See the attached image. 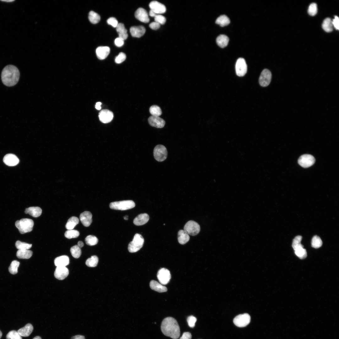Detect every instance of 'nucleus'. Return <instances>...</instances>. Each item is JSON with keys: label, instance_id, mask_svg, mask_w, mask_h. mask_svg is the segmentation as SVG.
Listing matches in <instances>:
<instances>
[{"label": "nucleus", "instance_id": "nucleus-1", "mask_svg": "<svg viewBox=\"0 0 339 339\" xmlns=\"http://www.w3.org/2000/svg\"><path fill=\"white\" fill-rule=\"evenodd\" d=\"M163 334L173 339L178 338L180 335V328L176 320L172 317H167L163 320L161 326Z\"/></svg>", "mask_w": 339, "mask_h": 339}, {"label": "nucleus", "instance_id": "nucleus-2", "mask_svg": "<svg viewBox=\"0 0 339 339\" xmlns=\"http://www.w3.org/2000/svg\"><path fill=\"white\" fill-rule=\"evenodd\" d=\"M20 73L18 68L12 65H8L3 69L1 79L3 83L6 86L11 87L15 85L18 82Z\"/></svg>", "mask_w": 339, "mask_h": 339}, {"label": "nucleus", "instance_id": "nucleus-3", "mask_svg": "<svg viewBox=\"0 0 339 339\" xmlns=\"http://www.w3.org/2000/svg\"><path fill=\"white\" fill-rule=\"evenodd\" d=\"M34 225L33 220L27 218H22L19 220H17L15 223L16 227L22 234L32 231Z\"/></svg>", "mask_w": 339, "mask_h": 339}, {"label": "nucleus", "instance_id": "nucleus-4", "mask_svg": "<svg viewBox=\"0 0 339 339\" xmlns=\"http://www.w3.org/2000/svg\"><path fill=\"white\" fill-rule=\"evenodd\" d=\"M144 239L142 236L137 233L134 235L132 241L128 245V250L131 253L136 252L139 250L143 246Z\"/></svg>", "mask_w": 339, "mask_h": 339}, {"label": "nucleus", "instance_id": "nucleus-5", "mask_svg": "<svg viewBox=\"0 0 339 339\" xmlns=\"http://www.w3.org/2000/svg\"><path fill=\"white\" fill-rule=\"evenodd\" d=\"M135 206V202L131 200L113 202L110 204V207L111 209L120 210L129 209L134 207Z\"/></svg>", "mask_w": 339, "mask_h": 339}, {"label": "nucleus", "instance_id": "nucleus-6", "mask_svg": "<svg viewBox=\"0 0 339 339\" xmlns=\"http://www.w3.org/2000/svg\"><path fill=\"white\" fill-rule=\"evenodd\" d=\"M153 153L155 159L159 162L164 161L167 157V149L162 145L159 144L156 146L153 150Z\"/></svg>", "mask_w": 339, "mask_h": 339}, {"label": "nucleus", "instance_id": "nucleus-7", "mask_svg": "<svg viewBox=\"0 0 339 339\" xmlns=\"http://www.w3.org/2000/svg\"><path fill=\"white\" fill-rule=\"evenodd\" d=\"M184 230L189 235L195 236L200 231V227L198 223L195 221L190 220L187 222L184 227Z\"/></svg>", "mask_w": 339, "mask_h": 339}, {"label": "nucleus", "instance_id": "nucleus-8", "mask_svg": "<svg viewBox=\"0 0 339 339\" xmlns=\"http://www.w3.org/2000/svg\"><path fill=\"white\" fill-rule=\"evenodd\" d=\"M250 321V315L248 314L245 313L236 316L233 320V322L237 326L242 327L247 326Z\"/></svg>", "mask_w": 339, "mask_h": 339}, {"label": "nucleus", "instance_id": "nucleus-9", "mask_svg": "<svg viewBox=\"0 0 339 339\" xmlns=\"http://www.w3.org/2000/svg\"><path fill=\"white\" fill-rule=\"evenodd\" d=\"M157 277L160 284L166 285L169 282L171 277L170 271L166 268H163L158 271Z\"/></svg>", "mask_w": 339, "mask_h": 339}, {"label": "nucleus", "instance_id": "nucleus-10", "mask_svg": "<svg viewBox=\"0 0 339 339\" xmlns=\"http://www.w3.org/2000/svg\"><path fill=\"white\" fill-rule=\"evenodd\" d=\"M235 71L236 74L239 77L244 76L247 71V65L245 59L243 58H238L235 64Z\"/></svg>", "mask_w": 339, "mask_h": 339}, {"label": "nucleus", "instance_id": "nucleus-11", "mask_svg": "<svg viewBox=\"0 0 339 339\" xmlns=\"http://www.w3.org/2000/svg\"><path fill=\"white\" fill-rule=\"evenodd\" d=\"M315 162L314 157L312 155L305 154L301 155L299 159L298 162L302 167L306 168L312 165Z\"/></svg>", "mask_w": 339, "mask_h": 339}, {"label": "nucleus", "instance_id": "nucleus-12", "mask_svg": "<svg viewBox=\"0 0 339 339\" xmlns=\"http://www.w3.org/2000/svg\"><path fill=\"white\" fill-rule=\"evenodd\" d=\"M272 79L271 72L267 69H264L261 72L259 78V83L262 87H265L270 83Z\"/></svg>", "mask_w": 339, "mask_h": 339}, {"label": "nucleus", "instance_id": "nucleus-13", "mask_svg": "<svg viewBox=\"0 0 339 339\" xmlns=\"http://www.w3.org/2000/svg\"><path fill=\"white\" fill-rule=\"evenodd\" d=\"M149 6L150 10L157 14L164 13L166 11L165 6L164 4L157 1L151 2Z\"/></svg>", "mask_w": 339, "mask_h": 339}, {"label": "nucleus", "instance_id": "nucleus-14", "mask_svg": "<svg viewBox=\"0 0 339 339\" xmlns=\"http://www.w3.org/2000/svg\"><path fill=\"white\" fill-rule=\"evenodd\" d=\"M99 117L101 122L107 123L110 122L112 120L113 117V114L111 111L104 109L99 112Z\"/></svg>", "mask_w": 339, "mask_h": 339}, {"label": "nucleus", "instance_id": "nucleus-15", "mask_svg": "<svg viewBox=\"0 0 339 339\" xmlns=\"http://www.w3.org/2000/svg\"><path fill=\"white\" fill-rule=\"evenodd\" d=\"M148 122L150 126L157 128H162L165 124V121L159 116H151L148 119Z\"/></svg>", "mask_w": 339, "mask_h": 339}, {"label": "nucleus", "instance_id": "nucleus-16", "mask_svg": "<svg viewBox=\"0 0 339 339\" xmlns=\"http://www.w3.org/2000/svg\"><path fill=\"white\" fill-rule=\"evenodd\" d=\"M69 270L66 266L56 267L54 273L55 277L58 279L62 280L67 277Z\"/></svg>", "mask_w": 339, "mask_h": 339}, {"label": "nucleus", "instance_id": "nucleus-17", "mask_svg": "<svg viewBox=\"0 0 339 339\" xmlns=\"http://www.w3.org/2000/svg\"><path fill=\"white\" fill-rule=\"evenodd\" d=\"M136 18L140 21L148 23L149 21L147 12L144 8H138L135 13Z\"/></svg>", "mask_w": 339, "mask_h": 339}, {"label": "nucleus", "instance_id": "nucleus-18", "mask_svg": "<svg viewBox=\"0 0 339 339\" xmlns=\"http://www.w3.org/2000/svg\"><path fill=\"white\" fill-rule=\"evenodd\" d=\"M3 161L7 165L12 166L17 165L19 162V159L14 154L9 153L4 156Z\"/></svg>", "mask_w": 339, "mask_h": 339}, {"label": "nucleus", "instance_id": "nucleus-19", "mask_svg": "<svg viewBox=\"0 0 339 339\" xmlns=\"http://www.w3.org/2000/svg\"><path fill=\"white\" fill-rule=\"evenodd\" d=\"M92 215L89 211H85L81 213L80 219L82 224L85 227H88L92 222Z\"/></svg>", "mask_w": 339, "mask_h": 339}, {"label": "nucleus", "instance_id": "nucleus-20", "mask_svg": "<svg viewBox=\"0 0 339 339\" xmlns=\"http://www.w3.org/2000/svg\"><path fill=\"white\" fill-rule=\"evenodd\" d=\"M130 31L132 36L139 38L144 35L146 31V29L143 26H134L130 28Z\"/></svg>", "mask_w": 339, "mask_h": 339}, {"label": "nucleus", "instance_id": "nucleus-21", "mask_svg": "<svg viewBox=\"0 0 339 339\" xmlns=\"http://www.w3.org/2000/svg\"><path fill=\"white\" fill-rule=\"evenodd\" d=\"M110 49L108 46H99L97 48L96 52L97 57L100 60L105 59L110 53Z\"/></svg>", "mask_w": 339, "mask_h": 339}, {"label": "nucleus", "instance_id": "nucleus-22", "mask_svg": "<svg viewBox=\"0 0 339 339\" xmlns=\"http://www.w3.org/2000/svg\"><path fill=\"white\" fill-rule=\"evenodd\" d=\"M149 217L147 213H142L138 215L133 220V223L137 226L144 225L149 220Z\"/></svg>", "mask_w": 339, "mask_h": 339}, {"label": "nucleus", "instance_id": "nucleus-23", "mask_svg": "<svg viewBox=\"0 0 339 339\" xmlns=\"http://www.w3.org/2000/svg\"><path fill=\"white\" fill-rule=\"evenodd\" d=\"M54 263L56 267L66 266L69 263V257L66 255L58 256L55 259Z\"/></svg>", "mask_w": 339, "mask_h": 339}, {"label": "nucleus", "instance_id": "nucleus-24", "mask_svg": "<svg viewBox=\"0 0 339 339\" xmlns=\"http://www.w3.org/2000/svg\"><path fill=\"white\" fill-rule=\"evenodd\" d=\"M149 285L152 289L159 293L166 292L167 290L166 287L154 280L150 281Z\"/></svg>", "mask_w": 339, "mask_h": 339}, {"label": "nucleus", "instance_id": "nucleus-25", "mask_svg": "<svg viewBox=\"0 0 339 339\" xmlns=\"http://www.w3.org/2000/svg\"><path fill=\"white\" fill-rule=\"evenodd\" d=\"M33 330V326L30 323H28L24 327L19 329L18 332L21 336L27 337L30 335Z\"/></svg>", "mask_w": 339, "mask_h": 339}, {"label": "nucleus", "instance_id": "nucleus-26", "mask_svg": "<svg viewBox=\"0 0 339 339\" xmlns=\"http://www.w3.org/2000/svg\"><path fill=\"white\" fill-rule=\"evenodd\" d=\"M41 208L38 207H30L26 208L24 211L26 214H29L35 218L40 216L42 213Z\"/></svg>", "mask_w": 339, "mask_h": 339}, {"label": "nucleus", "instance_id": "nucleus-27", "mask_svg": "<svg viewBox=\"0 0 339 339\" xmlns=\"http://www.w3.org/2000/svg\"><path fill=\"white\" fill-rule=\"evenodd\" d=\"M116 30L119 35V37L123 40H126L128 37L127 30L125 29L124 24L122 23H118L116 27Z\"/></svg>", "mask_w": 339, "mask_h": 339}, {"label": "nucleus", "instance_id": "nucleus-28", "mask_svg": "<svg viewBox=\"0 0 339 339\" xmlns=\"http://www.w3.org/2000/svg\"><path fill=\"white\" fill-rule=\"evenodd\" d=\"M190 239L189 234L184 230H180L178 233V240L179 243L184 245L188 242Z\"/></svg>", "mask_w": 339, "mask_h": 339}, {"label": "nucleus", "instance_id": "nucleus-29", "mask_svg": "<svg viewBox=\"0 0 339 339\" xmlns=\"http://www.w3.org/2000/svg\"><path fill=\"white\" fill-rule=\"evenodd\" d=\"M32 251L29 250H19L16 253L17 257L20 259H28L32 256Z\"/></svg>", "mask_w": 339, "mask_h": 339}, {"label": "nucleus", "instance_id": "nucleus-30", "mask_svg": "<svg viewBox=\"0 0 339 339\" xmlns=\"http://www.w3.org/2000/svg\"><path fill=\"white\" fill-rule=\"evenodd\" d=\"M216 42L218 45L221 48L226 47L228 44L229 38L225 35H220L216 38Z\"/></svg>", "mask_w": 339, "mask_h": 339}, {"label": "nucleus", "instance_id": "nucleus-31", "mask_svg": "<svg viewBox=\"0 0 339 339\" xmlns=\"http://www.w3.org/2000/svg\"><path fill=\"white\" fill-rule=\"evenodd\" d=\"M79 222L78 218L75 216L70 218L68 220L65 225L66 228L67 230H72L75 227Z\"/></svg>", "mask_w": 339, "mask_h": 339}, {"label": "nucleus", "instance_id": "nucleus-32", "mask_svg": "<svg viewBox=\"0 0 339 339\" xmlns=\"http://www.w3.org/2000/svg\"><path fill=\"white\" fill-rule=\"evenodd\" d=\"M332 20L329 18L325 19L322 24V28L324 31L327 32L332 31L333 29Z\"/></svg>", "mask_w": 339, "mask_h": 339}, {"label": "nucleus", "instance_id": "nucleus-33", "mask_svg": "<svg viewBox=\"0 0 339 339\" xmlns=\"http://www.w3.org/2000/svg\"><path fill=\"white\" fill-rule=\"evenodd\" d=\"M216 23L219 24L221 27H223L229 24L230 20L229 18L225 15H222L218 17L216 20Z\"/></svg>", "mask_w": 339, "mask_h": 339}, {"label": "nucleus", "instance_id": "nucleus-34", "mask_svg": "<svg viewBox=\"0 0 339 339\" xmlns=\"http://www.w3.org/2000/svg\"><path fill=\"white\" fill-rule=\"evenodd\" d=\"M89 19L92 24H96L100 20V17L99 14L93 11H90L89 14Z\"/></svg>", "mask_w": 339, "mask_h": 339}, {"label": "nucleus", "instance_id": "nucleus-35", "mask_svg": "<svg viewBox=\"0 0 339 339\" xmlns=\"http://www.w3.org/2000/svg\"><path fill=\"white\" fill-rule=\"evenodd\" d=\"M98 261V258L97 256H93L86 260L85 264L89 267H94L97 266Z\"/></svg>", "mask_w": 339, "mask_h": 339}, {"label": "nucleus", "instance_id": "nucleus-36", "mask_svg": "<svg viewBox=\"0 0 339 339\" xmlns=\"http://www.w3.org/2000/svg\"><path fill=\"white\" fill-rule=\"evenodd\" d=\"M20 262L16 261H13L8 267V271L11 274L14 275L18 273V269L19 265Z\"/></svg>", "mask_w": 339, "mask_h": 339}, {"label": "nucleus", "instance_id": "nucleus-37", "mask_svg": "<svg viewBox=\"0 0 339 339\" xmlns=\"http://www.w3.org/2000/svg\"><path fill=\"white\" fill-rule=\"evenodd\" d=\"M302 238L301 236L298 235L296 236L293 239L292 246L294 250L299 248L304 247L303 245L301 243Z\"/></svg>", "mask_w": 339, "mask_h": 339}, {"label": "nucleus", "instance_id": "nucleus-38", "mask_svg": "<svg viewBox=\"0 0 339 339\" xmlns=\"http://www.w3.org/2000/svg\"><path fill=\"white\" fill-rule=\"evenodd\" d=\"M70 250L72 256L75 258H79L81 255V248L77 245H75L71 247Z\"/></svg>", "mask_w": 339, "mask_h": 339}, {"label": "nucleus", "instance_id": "nucleus-39", "mask_svg": "<svg viewBox=\"0 0 339 339\" xmlns=\"http://www.w3.org/2000/svg\"><path fill=\"white\" fill-rule=\"evenodd\" d=\"M85 240L86 244L90 246L94 245L98 242V238L96 236L93 235L87 236Z\"/></svg>", "mask_w": 339, "mask_h": 339}, {"label": "nucleus", "instance_id": "nucleus-40", "mask_svg": "<svg viewBox=\"0 0 339 339\" xmlns=\"http://www.w3.org/2000/svg\"><path fill=\"white\" fill-rule=\"evenodd\" d=\"M149 112L153 116H159L162 113L160 108L157 105H153L149 108Z\"/></svg>", "mask_w": 339, "mask_h": 339}, {"label": "nucleus", "instance_id": "nucleus-41", "mask_svg": "<svg viewBox=\"0 0 339 339\" xmlns=\"http://www.w3.org/2000/svg\"><path fill=\"white\" fill-rule=\"evenodd\" d=\"M322 245V241L320 238L317 235L314 236L311 240V246L315 248L320 247Z\"/></svg>", "mask_w": 339, "mask_h": 339}, {"label": "nucleus", "instance_id": "nucleus-42", "mask_svg": "<svg viewBox=\"0 0 339 339\" xmlns=\"http://www.w3.org/2000/svg\"><path fill=\"white\" fill-rule=\"evenodd\" d=\"M79 235V231L74 229L67 230L64 234L65 237L69 239L77 238Z\"/></svg>", "mask_w": 339, "mask_h": 339}, {"label": "nucleus", "instance_id": "nucleus-43", "mask_svg": "<svg viewBox=\"0 0 339 339\" xmlns=\"http://www.w3.org/2000/svg\"><path fill=\"white\" fill-rule=\"evenodd\" d=\"M15 245L16 248L18 250H28L32 246L31 244L22 242L19 240L16 241Z\"/></svg>", "mask_w": 339, "mask_h": 339}, {"label": "nucleus", "instance_id": "nucleus-44", "mask_svg": "<svg viewBox=\"0 0 339 339\" xmlns=\"http://www.w3.org/2000/svg\"><path fill=\"white\" fill-rule=\"evenodd\" d=\"M294 251L295 255L300 259H304L307 257V251L304 247L299 248Z\"/></svg>", "mask_w": 339, "mask_h": 339}, {"label": "nucleus", "instance_id": "nucleus-45", "mask_svg": "<svg viewBox=\"0 0 339 339\" xmlns=\"http://www.w3.org/2000/svg\"><path fill=\"white\" fill-rule=\"evenodd\" d=\"M6 339H22L21 336L18 331L12 330L10 331L6 335Z\"/></svg>", "mask_w": 339, "mask_h": 339}, {"label": "nucleus", "instance_id": "nucleus-46", "mask_svg": "<svg viewBox=\"0 0 339 339\" xmlns=\"http://www.w3.org/2000/svg\"><path fill=\"white\" fill-rule=\"evenodd\" d=\"M308 13L311 16L315 15L317 13V7L316 3H312L309 6L308 9Z\"/></svg>", "mask_w": 339, "mask_h": 339}, {"label": "nucleus", "instance_id": "nucleus-47", "mask_svg": "<svg viewBox=\"0 0 339 339\" xmlns=\"http://www.w3.org/2000/svg\"><path fill=\"white\" fill-rule=\"evenodd\" d=\"M126 58V55L123 52H120L116 57L115 62L117 63H120L123 62Z\"/></svg>", "mask_w": 339, "mask_h": 339}, {"label": "nucleus", "instance_id": "nucleus-48", "mask_svg": "<svg viewBox=\"0 0 339 339\" xmlns=\"http://www.w3.org/2000/svg\"><path fill=\"white\" fill-rule=\"evenodd\" d=\"M154 20L160 24H164L166 21L165 17L160 14H157L154 17Z\"/></svg>", "mask_w": 339, "mask_h": 339}, {"label": "nucleus", "instance_id": "nucleus-49", "mask_svg": "<svg viewBox=\"0 0 339 339\" xmlns=\"http://www.w3.org/2000/svg\"><path fill=\"white\" fill-rule=\"evenodd\" d=\"M197 320V319L195 317L192 315L188 316L187 318V321L189 326L191 328H193L195 326V324Z\"/></svg>", "mask_w": 339, "mask_h": 339}, {"label": "nucleus", "instance_id": "nucleus-50", "mask_svg": "<svg viewBox=\"0 0 339 339\" xmlns=\"http://www.w3.org/2000/svg\"><path fill=\"white\" fill-rule=\"evenodd\" d=\"M107 22L108 24L114 28H116L118 24L117 20L114 17L110 18L107 20Z\"/></svg>", "mask_w": 339, "mask_h": 339}, {"label": "nucleus", "instance_id": "nucleus-51", "mask_svg": "<svg viewBox=\"0 0 339 339\" xmlns=\"http://www.w3.org/2000/svg\"><path fill=\"white\" fill-rule=\"evenodd\" d=\"M332 24L333 26L336 30H339V18L337 16H335L334 19L332 20Z\"/></svg>", "mask_w": 339, "mask_h": 339}, {"label": "nucleus", "instance_id": "nucleus-52", "mask_svg": "<svg viewBox=\"0 0 339 339\" xmlns=\"http://www.w3.org/2000/svg\"><path fill=\"white\" fill-rule=\"evenodd\" d=\"M115 44L116 46L120 47L122 46L124 43V40L121 38L118 37L116 38L115 40Z\"/></svg>", "mask_w": 339, "mask_h": 339}, {"label": "nucleus", "instance_id": "nucleus-53", "mask_svg": "<svg viewBox=\"0 0 339 339\" xmlns=\"http://www.w3.org/2000/svg\"><path fill=\"white\" fill-rule=\"evenodd\" d=\"M160 24L156 22H152L149 24V27L152 30H157L160 27Z\"/></svg>", "mask_w": 339, "mask_h": 339}, {"label": "nucleus", "instance_id": "nucleus-54", "mask_svg": "<svg viewBox=\"0 0 339 339\" xmlns=\"http://www.w3.org/2000/svg\"><path fill=\"white\" fill-rule=\"evenodd\" d=\"M191 335L188 332H184L180 339H191Z\"/></svg>", "mask_w": 339, "mask_h": 339}, {"label": "nucleus", "instance_id": "nucleus-55", "mask_svg": "<svg viewBox=\"0 0 339 339\" xmlns=\"http://www.w3.org/2000/svg\"><path fill=\"white\" fill-rule=\"evenodd\" d=\"M71 339H85L83 336L81 335H77L72 337Z\"/></svg>", "mask_w": 339, "mask_h": 339}, {"label": "nucleus", "instance_id": "nucleus-56", "mask_svg": "<svg viewBox=\"0 0 339 339\" xmlns=\"http://www.w3.org/2000/svg\"><path fill=\"white\" fill-rule=\"evenodd\" d=\"M101 105V103L100 102H97L95 106V108L98 110H100L101 109V107L100 106Z\"/></svg>", "mask_w": 339, "mask_h": 339}, {"label": "nucleus", "instance_id": "nucleus-57", "mask_svg": "<svg viewBox=\"0 0 339 339\" xmlns=\"http://www.w3.org/2000/svg\"><path fill=\"white\" fill-rule=\"evenodd\" d=\"M157 14H156L152 10H150L149 12V15L152 17H155Z\"/></svg>", "mask_w": 339, "mask_h": 339}, {"label": "nucleus", "instance_id": "nucleus-58", "mask_svg": "<svg viewBox=\"0 0 339 339\" xmlns=\"http://www.w3.org/2000/svg\"><path fill=\"white\" fill-rule=\"evenodd\" d=\"M77 245L80 248H81L83 246L84 244H83V242L82 241H78V243Z\"/></svg>", "mask_w": 339, "mask_h": 339}, {"label": "nucleus", "instance_id": "nucleus-59", "mask_svg": "<svg viewBox=\"0 0 339 339\" xmlns=\"http://www.w3.org/2000/svg\"><path fill=\"white\" fill-rule=\"evenodd\" d=\"M33 339H42L41 337L39 336H37L34 337Z\"/></svg>", "mask_w": 339, "mask_h": 339}, {"label": "nucleus", "instance_id": "nucleus-60", "mask_svg": "<svg viewBox=\"0 0 339 339\" xmlns=\"http://www.w3.org/2000/svg\"><path fill=\"white\" fill-rule=\"evenodd\" d=\"M1 1H4V2H13V1H14V0H1Z\"/></svg>", "mask_w": 339, "mask_h": 339}, {"label": "nucleus", "instance_id": "nucleus-61", "mask_svg": "<svg viewBox=\"0 0 339 339\" xmlns=\"http://www.w3.org/2000/svg\"><path fill=\"white\" fill-rule=\"evenodd\" d=\"M2 332L0 330V339H1V337L2 336Z\"/></svg>", "mask_w": 339, "mask_h": 339}, {"label": "nucleus", "instance_id": "nucleus-62", "mask_svg": "<svg viewBox=\"0 0 339 339\" xmlns=\"http://www.w3.org/2000/svg\"><path fill=\"white\" fill-rule=\"evenodd\" d=\"M124 219H125V220H127L128 219L127 216H126L124 217Z\"/></svg>", "mask_w": 339, "mask_h": 339}]
</instances>
